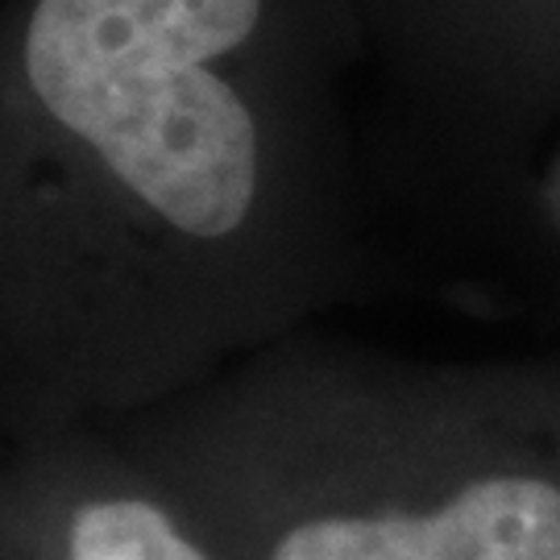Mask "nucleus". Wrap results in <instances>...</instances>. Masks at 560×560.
Listing matches in <instances>:
<instances>
[{
	"instance_id": "obj_1",
	"label": "nucleus",
	"mask_w": 560,
	"mask_h": 560,
	"mask_svg": "<svg viewBox=\"0 0 560 560\" xmlns=\"http://www.w3.org/2000/svg\"><path fill=\"white\" fill-rule=\"evenodd\" d=\"M261 0H38L21 83L120 196L183 237H233L258 196V125L221 75Z\"/></svg>"
},
{
	"instance_id": "obj_3",
	"label": "nucleus",
	"mask_w": 560,
	"mask_h": 560,
	"mask_svg": "<svg viewBox=\"0 0 560 560\" xmlns=\"http://www.w3.org/2000/svg\"><path fill=\"white\" fill-rule=\"evenodd\" d=\"M67 560H208L200 544L162 511L133 494L83 502L67 532Z\"/></svg>"
},
{
	"instance_id": "obj_2",
	"label": "nucleus",
	"mask_w": 560,
	"mask_h": 560,
	"mask_svg": "<svg viewBox=\"0 0 560 560\" xmlns=\"http://www.w3.org/2000/svg\"><path fill=\"white\" fill-rule=\"evenodd\" d=\"M270 560H560V486L502 474L420 515H316L282 532Z\"/></svg>"
}]
</instances>
